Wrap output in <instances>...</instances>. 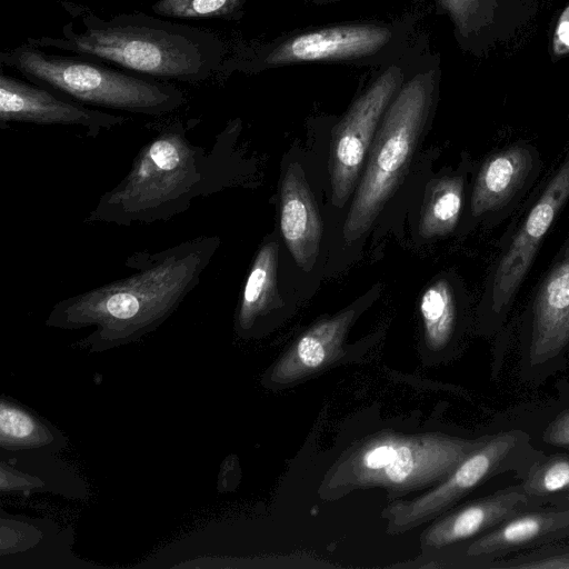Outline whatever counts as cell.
<instances>
[{"label":"cell","instance_id":"obj_2","mask_svg":"<svg viewBox=\"0 0 569 569\" xmlns=\"http://www.w3.org/2000/svg\"><path fill=\"white\" fill-rule=\"evenodd\" d=\"M62 28L61 37L28 38L27 42L61 52L88 56L161 81L207 80L223 62L224 44L213 33L147 13L109 19L92 13Z\"/></svg>","mask_w":569,"mask_h":569},{"label":"cell","instance_id":"obj_18","mask_svg":"<svg viewBox=\"0 0 569 569\" xmlns=\"http://www.w3.org/2000/svg\"><path fill=\"white\" fill-rule=\"evenodd\" d=\"M64 435L34 410L1 396L0 446L2 452L52 455L66 447Z\"/></svg>","mask_w":569,"mask_h":569},{"label":"cell","instance_id":"obj_27","mask_svg":"<svg viewBox=\"0 0 569 569\" xmlns=\"http://www.w3.org/2000/svg\"><path fill=\"white\" fill-rule=\"evenodd\" d=\"M517 568L569 569V553L552 555L536 561L530 560L520 563Z\"/></svg>","mask_w":569,"mask_h":569},{"label":"cell","instance_id":"obj_6","mask_svg":"<svg viewBox=\"0 0 569 569\" xmlns=\"http://www.w3.org/2000/svg\"><path fill=\"white\" fill-rule=\"evenodd\" d=\"M436 87L437 70L419 72L402 83L390 102L343 223L346 241H355L370 229L405 176L430 114Z\"/></svg>","mask_w":569,"mask_h":569},{"label":"cell","instance_id":"obj_23","mask_svg":"<svg viewBox=\"0 0 569 569\" xmlns=\"http://www.w3.org/2000/svg\"><path fill=\"white\" fill-rule=\"evenodd\" d=\"M150 10L172 19H238L242 0H147Z\"/></svg>","mask_w":569,"mask_h":569},{"label":"cell","instance_id":"obj_25","mask_svg":"<svg viewBox=\"0 0 569 569\" xmlns=\"http://www.w3.org/2000/svg\"><path fill=\"white\" fill-rule=\"evenodd\" d=\"M550 54L556 58L569 54V3L560 12L555 23L550 41Z\"/></svg>","mask_w":569,"mask_h":569},{"label":"cell","instance_id":"obj_24","mask_svg":"<svg viewBox=\"0 0 569 569\" xmlns=\"http://www.w3.org/2000/svg\"><path fill=\"white\" fill-rule=\"evenodd\" d=\"M440 3L463 37L478 30L491 14V0H440Z\"/></svg>","mask_w":569,"mask_h":569},{"label":"cell","instance_id":"obj_14","mask_svg":"<svg viewBox=\"0 0 569 569\" xmlns=\"http://www.w3.org/2000/svg\"><path fill=\"white\" fill-rule=\"evenodd\" d=\"M530 506L520 485L497 491L438 518L422 532L421 547L439 549L485 533Z\"/></svg>","mask_w":569,"mask_h":569},{"label":"cell","instance_id":"obj_3","mask_svg":"<svg viewBox=\"0 0 569 569\" xmlns=\"http://www.w3.org/2000/svg\"><path fill=\"white\" fill-rule=\"evenodd\" d=\"M211 156L181 122L161 129L136 154L127 174L98 200L86 222L129 227L167 221L212 192Z\"/></svg>","mask_w":569,"mask_h":569},{"label":"cell","instance_id":"obj_22","mask_svg":"<svg viewBox=\"0 0 569 569\" xmlns=\"http://www.w3.org/2000/svg\"><path fill=\"white\" fill-rule=\"evenodd\" d=\"M520 487L530 501L569 498V456H551L537 462Z\"/></svg>","mask_w":569,"mask_h":569},{"label":"cell","instance_id":"obj_17","mask_svg":"<svg viewBox=\"0 0 569 569\" xmlns=\"http://www.w3.org/2000/svg\"><path fill=\"white\" fill-rule=\"evenodd\" d=\"M569 537V508L523 511L473 540L466 555L498 558Z\"/></svg>","mask_w":569,"mask_h":569},{"label":"cell","instance_id":"obj_1","mask_svg":"<svg viewBox=\"0 0 569 569\" xmlns=\"http://www.w3.org/2000/svg\"><path fill=\"white\" fill-rule=\"evenodd\" d=\"M217 236H199L163 250L137 251L117 280L68 297L50 310L47 327L92 328L77 346L102 352L138 341L158 329L199 284L217 249Z\"/></svg>","mask_w":569,"mask_h":569},{"label":"cell","instance_id":"obj_21","mask_svg":"<svg viewBox=\"0 0 569 569\" xmlns=\"http://www.w3.org/2000/svg\"><path fill=\"white\" fill-rule=\"evenodd\" d=\"M460 291L449 278L432 282L422 293L419 310L429 349L445 348L453 337L460 312Z\"/></svg>","mask_w":569,"mask_h":569},{"label":"cell","instance_id":"obj_13","mask_svg":"<svg viewBox=\"0 0 569 569\" xmlns=\"http://www.w3.org/2000/svg\"><path fill=\"white\" fill-rule=\"evenodd\" d=\"M523 325L533 365L555 358L569 343V237L535 288Z\"/></svg>","mask_w":569,"mask_h":569},{"label":"cell","instance_id":"obj_4","mask_svg":"<svg viewBox=\"0 0 569 569\" xmlns=\"http://www.w3.org/2000/svg\"><path fill=\"white\" fill-rule=\"evenodd\" d=\"M487 439L440 432H378L341 453L327 471L319 496L335 500L360 489L379 488L399 495L433 487Z\"/></svg>","mask_w":569,"mask_h":569},{"label":"cell","instance_id":"obj_20","mask_svg":"<svg viewBox=\"0 0 569 569\" xmlns=\"http://www.w3.org/2000/svg\"><path fill=\"white\" fill-rule=\"evenodd\" d=\"M466 192L467 171L462 167L433 180L421 211L419 233L425 238L451 233L462 218Z\"/></svg>","mask_w":569,"mask_h":569},{"label":"cell","instance_id":"obj_5","mask_svg":"<svg viewBox=\"0 0 569 569\" xmlns=\"http://www.w3.org/2000/svg\"><path fill=\"white\" fill-rule=\"evenodd\" d=\"M0 61L26 80L92 108L160 117L184 102L171 82L74 52H49L28 42L1 52Z\"/></svg>","mask_w":569,"mask_h":569},{"label":"cell","instance_id":"obj_8","mask_svg":"<svg viewBox=\"0 0 569 569\" xmlns=\"http://www.w3.org/2000/svg\"><path fill=\"white\" fill-rule=\"evenodd\" d=\"M400 67H388L333 127L329 174L331 200L337 208H342L356 191L372 140L386 110L405 82Z\"/></svg>","mask_w":569,"mask_h":569},{"label":"cell","instance_id":"obj_15","mask_svg":"<svg viewBox=\"0 0 569 569\" xmlns=\"http://www.w3.org/2000/svg\"><path fill=\"white\" fill-rule=\"evenodd\" d=\"M357 313L356 308H348L312 325L272 366L269 382L293 383L335 362Z\"/></svg>","mask_w":569,"mask_h":569},{"label":"cell","instance_id":"obj_16","mask_svg":"<svg viewBox=\"0 0 569 569\" xmlns=\"http://www.w3.org/2000/svg\"><path fill=\"white\" fill-rule=\"evenodd\" d=\"M280 230L296 263L310 271L319 253L322 223L299 163H291L281 180Z\"/></svg>","mask_w":569,"mask_h":569},{"label":"cell","instance_id":"obj_7","mask_svg":"<svg viewBox=\"0 0 569 569\" xmlns=\"http://www.w3.org/2000/svg\"><path fill=\"white\" fill-rule=\"evenodd\" d=\"M533 191L499 242L480 303L486 328L498 327L508 315L545 238L569 201V148Z\"/></svg>","mask_w":569,"mask_h":569},{"label":"cell","instance_id":"obj_9","mask_svg":"<svg viewBox=\"0 0 569 569\" xmlns=\"http://www.w3.org/2000/svg\"><path fill=\"white\" fill-rule=\"evenodd\" d=\"M542 168L537 146L523 139L488 153L470 184L466 206L468 222L488 228L501 223L532 190Z\"/></svg>","mask_w":569,"mask_h":569},{"label":"cell","instance_id":"obj_19","mask_svg":"<svg viewBox=\"0 0 569 569\" xmlns=\"http://www.w3.org/2000/svg\"><path fill=\"white\" fill-rule=\"evenodd\" d=\"M278 244L268 241L258 250L242 288L234 328L250 336L259 318L282 306L277 292Z\"/></svg>","mask_w":569,"mask_h":569},{"label":"cell","instance_id":"obj_10","mask_svg":"<svg viewBox=\"0 0 569 569\" xmlns=\"http://www.w3.org/2000/svg\"><path fill=\"white\" fill-rule=\"evenodd\" d=\"M520 435L512 430L489 437L430 490L413 499L387 505L381 518L386 520L388 533L406 532L442 515L498 470L518 445Z\"/></svg>","mask_w":569,"mask_h":569},{"label":"cell","instance_id":"obj_26","mask_svg":"<svg viewBox=\"0 0 569 569\" xmlns=\"http://www.w3.org/2000/svg\"><path fill=\"white\" fill-rule=\"evenodd\" d=\"M543 441L553 446H569V410L558 415L546 428Z\"/></svg>","mask_w":569,"mask_h":569},{"label":"cell","instance_id":"obj_11","mask_svg":"<svg viewBox=\"0 0 569 569\" xmlns=\"http://www.w3.org/2000/svg\"><path fill=\"white\" fill-rule=\"evenodd\" d=\"M395 39L392 28L352 23L306 31L289 37L252 59L250 70L302 62L360 60L382 52Z\"/></svg>","mask_w":569,"mask_h":569},{"label":"cell","instance_id":"obj_12","mask_svg":"<svg viewBox=\"0 0 569 569\" xmlns=\"http://www.w3.org/2000/svg\"><path fill=\"white\" fill-rule=\"evenodd\" d=\"M127 118L63 98L38 84L0 73V124L11 122L80 127L90 137L121 126Z\"/></svg>","mask_w":569,"mask_h":569}]
</instances>
